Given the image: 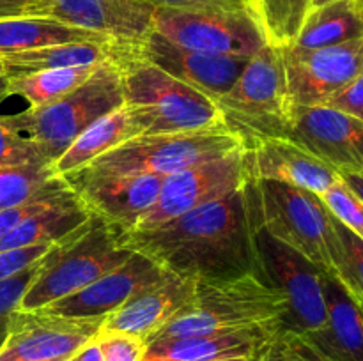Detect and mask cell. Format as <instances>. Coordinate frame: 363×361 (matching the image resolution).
I'll return each instance as SVG.
<instances>
[{
  "mask_svg": "<svg viewBox=\"0 0 363 361\" xmlns=\"http://www.w3.org/2000/svg\"><path fill=\"white\" fill-rule=\"evenodd\" d=\"M259 207L252 180L243 190L209 202L172 222L130 232L126 244L169 273L197 282L229 280L259 273L255 234ZM261 275V273H259Z\"/></svg>",
  "mask_w": 363,
  "mask_h": 361,
  "instance_id": "cell-1",
  "label": "cell"
},
{
  "mask_svg": "<svg viewBox=\"0 0 363 361\" xmlns=\"http://www.w3.org/2000/svg\"><path fill=\"white\" fill-rule=\"evenodd\" d=\"M113 62L119 67L124 106L138 137L227 127L213 99L138 55L135 42L117 41Z\"/></svg>",
  "mask_w": 363,
  "mask_h": 361,
  "instance_id": "cell-2",
  "label": "cell"
},
{
  "mask_svg": "<svg viewBox=\"0 0 363 361\" xmlns=\"http://www.w3.org/2000/svg\"><path fill=\"white\" fill-rule=\"evenodd\" d=\"M126 236L128 232L98 216H89L87 222L55 241L39 258V271L21 297L20 310L48 306L119 268L133 253Z\"/></svg>",
  "mask_w": 363,
  "mask_h": 361,
  "instance_id": "cell-3",
  "label": "cell"
},
{
  "mask_svg": "<svg viewBox=\"0 0 363 361\" xmlns=\"http://www.w3.org/2000/svg\"><path fill=\"white\" fill-rule=\"evenodd\" d=\"M286 308V297L259 273L197 282L194 297L149 342L262 326L275 328Z\"/></svg>",
  "mask_w": 363,
  "mask_h": 361,
  "instance_id": "cell-4",
  "label": "cell"
},
{
  "mask_svg": "<svg viewBox=\"0 0 363 361\" xmlns=\"http://www.w3.org/2000/svg\"><path fill=\"white\" fill-rule=\"evenodd\" d=\"M121 106H124L123 81L112 59L99 64L87 81L59 101L7 117L53 163L82 131Z\"/></svg>",
  "mask_w": 363,
  "mask_h": 361,
  "instance_id": "cell-5",
  "label": "cell"
},
{
  "mask_svg": "<svg viewBox=\"0 0 363 361\" xmlns=\"http://www.w3.org/2000/svg\"><path fill=\"white\" fill-rule=\"evenodd\" d=\"M241 147H245V140L229 127H215L194 133L135 137L80 170L91 176L147 173L167 177Z\"/></svg>",
  "mask_w": 363,
  "mask_h": 361,
  "instance_id": "cell-6",
  "label": "cell"
},
{
  "mask_svg": "<svg viewBox=\"0 0 363 361\" xmlns=\"http://www.w3.org/2000/svg\"><path fill=\"white\" fill-rule=\"evenodd\" d=\"M254 186L262 229L321 269L333 273L339 241L332 212L321 197L273 180H254Z\"/></svg>",
  "mask_w": 363,
  "mask_h": 361,
  "instance_id": "cell-7",
  "label": "cell"
},
{
  "mask_svg": "<svg viewBox=\"0 0 363 361\" xmlns=\"http://www.w3.org/2000/svg\"><path fill=\"white\" fill-rule=\"evenodd\" d=\"M216 106L225 126L240 134L245 144L254 138L284 137L293 105L279 46L268 45L252 55Z\"/></svg>",
  "mask_w": 363,
  "mask_h": 361,
  "instance_id": "cell-8",
  "label": "cell"
},
{
  "mask_svg": "<svg viewBox=\"0 0 363 361\" xmlns=\"http://www.w3.org/2000/svg\"><path fill=\"white\" fill-rule=\"evenodd\" d=\"M152 32L188 50L230 57H252L272 45L257 6L156 7Z\"/></svg>",
  "mask_w": 363,
  "mask_h": 361,
  "instance_id": "cell-9",
  "label": "cell"
},
{
  "mask_svg": "<svg viewBox=\"0 0 363 361\" xmlns=\"http://www.w3.org/2000/svg\"><path fill=\"white\" fill-rule=\"evenodd\" d=\"M259 273L287 301L273 331L311 335L325 326L326 301L323 292V273L319 265L296 250L275 239L259 223L255 234Z\"/></svg>",
  "mask_w": 363,
  "mask_h": 361,
  "instance_id": "cell-10",
  "label": "cell"
},
{
  "mask_svg": "<svg viewBox=\"0 0 363 361\" xmlns=\"http://www.w3.org/2000/svg\"><path fill=\"white\" fill-rule=\"evenodd\" d=\"M250 183L247 147L179 170L163 177L155 205L145 212L133 232L165 225L194 209L243 190Z\"/></svg>",
  "mask_w": 363,
  "mask_h": 361,
  "instance_id": "cell-11",
  "label": "cell"
},
{
  "mask_svg": "<svg viewBox=\"0 0 363 361\" xmlns=\"http://www.w3.org/2000/svg\"><path fill=\"white\" fill-rule=\"evenodd\" d=\"M294 106L326 105L363 74V39L325 48L279 46Z\"/></svg>",
  "mask_w": 363,
  "mask_h": 361,
  "instance_id": "cell-12",
  "label": "cell"
},
{
  "mask_svg": "<svg viewBox=\"0 0 363 361\" xmlns=\"http://www.w3.org/2000/svg\"><path fill=\"white\" fill-rule=\"evenodd\" d=\"M105 319H78L39 310L11 315L9 335L0 350V361H67L91 342Z\"/></svg>",
  "mask_w": 363,
  "mask_h": 361,
  "instance_id": "cell-13",
  "label": "cell"
},
{
  "mask_svg": "<svg viewBox=\"0 0 363 361\" xmlns=\"http://www.w3.org/2000/svg\"><path fill=\"white\" fill-rule=\"evenodd\" d=\"M284 137L337 173L363 172V122L340 110L293 105Z\"/></svg>",
  "mask_w": 363,
  "mask_h": 361,
  "instance_id": "cell-14",
  "label": "cell"
},
{
  "mask_svg": "<svg viewBox=\"0 0 363 361\" xmlns=\"http://www.w3.org/2000/svg\"><path fill=\"white\" fill-rule=\"evenodd\" d=\"M78 200L92 216L133 232L158 198L163 177L158 176H91L82 170L62 176Z\"/></svg>",
  "mask_w": 363,
  "mask_h": 361,
  "instance_id": "cell-15",
  "label": "cell"
},
{
  "mask_svg": "<svg viewBox=\"0 0 363 361\" xmlns=\"http://www.w3.org/2000/svg\"><path fill=\"white\" fill-rule=\"evenodd\" d=\"M155 13L156 6L147 0H35L27 11L126 42L151 34Z\"/></svg>",
  "mask_w": 363,
  "mask_h": 361,
  "instance_id": "cell-16",
  "label": "cell"
},
{
  "mask_svg": "<svg viewBox=\"0 0 363 361\" xmlns=\"http://www.w3.org/2000/svg\"><path fill=\"white\" fill-rule=\"evenodd\" d=\"M135 50L156 67L197 88L215 103L233 88L250 59L188 50L156 32H151L147 38L135 42Z\"/></svg>",
  "mask_w": 363,
  "mask_h": 361,
  "instance_id": "cell-17",
  "label": "cell"
},
{
  "mask_svg": "<svg viewBox=\"0 0 363 361\" xmlns=\"http://www.w3.org/2000/svg\"><path fill=\"white\" fill-rule=\"evenodd\" d=\"M170 273L140 251L73 296L55 301L43 310L78 319H106L142 290L165 280Z\"/></svg>",
  "mask_w": 363,
  "mask_h": 361,
  "instance_id": "cell-18",
  "label": "cell"
},
{
  "mask_svg": "<svg viewBox=\"0 0 363 361\" xmlns=\"http://www.w3.org/2000/svg\"><path fill=\"white\" fill-rule=\"evenodd\" d=\"M252 180H273L303 188L321 197L339 173L286 137H262L245 144Z\"/></svg>",
  "mask_w": 363,
  "mask_h": 361,
  "instance_id": "cell-19",
  "label": "cell"
},
{
  "mask_svg": "<svg viewBox=\"0 0 363 361\" xmlns=\"http://www.w3.org/2000/svg\"><path fill=\"white\" fill-rule=\"evenodd\" d=\"M197 280L170 273L165 280L142 290L103 322L106 331L128 333L145 343L194 297Z\"/></svg>",
  "mask_w": 363,
  "mask_h": 361,
  "instance_id": "cell-20",
  "label": "cell"
},
{
  "mask_svg": "<svg viewBox=\"0 0 363 361\" xmlns=\"http://www.w3.org/2000/svg\"><path fill=\"white\" fill-rule=\"evenodd\" d=\"M272 335V326H262L213 335L152 340L145 343L144 361H222L233 357L255 361Z\"/></svg>",
  "mask_w": 363,
  "mask_h": 361,
  "instance_id": "cell-21",
  "label": "cell"
},
{
  "mask_svg": "<svg viewBox=\"0 0 363 361\" xmlns=\"http://www.w3.org/2000/svg\"><path fill=\"white\" fill-rule=\"evenodd\" d=\"M326 322L305 335L319 350L335 361H363V310L335 275L323 273Z\"/></svg>",
  "mask_w": 363,
  "mask_h": 361,
  "instance_id": "cell-22",
  "label": "cell"
},
{
  "mask_svg": "<svg viewBox=\"0 0 363 361\" xmlns=\"http://www.w3.org/2000/svg\"><path fill=\"white\" fill-rule=\"evenodd\" d=\"M89 216L91 212L73 191L62 200L25 218L6 236L0 237V253L38 244H53L77 230L82 223L87 222Z\"/></svg>",
  "mask_w": 363,
  "mask_h": 361,
  "instance_id": "cell-23",
  "label": "cell"
},
{
  "mask_svg": "<svg viewBox=\"0 0 363 361\" xmlns=\"http://www.w3.org/2000/svg\"><path fill=\"white\" fill-rule=\"evenodd\" d=\"M113 39L96 32L71 27L45 16L0 18V57L11 53L30 52L64 42H106Z\"/></svg>",
  "mask_w": 363,
  "mask_h": 361,
  "instance_id": "cell-24",
  "label": "cell"
},
{
  "mask_svg": "<svg viewBox=\"0 0 363 361\" xmlns=\"http://www.w3.org/2000/svg\"><path fill=\"white\" fill-rule=\"evenodd\" d=\"M135 137H138V130L126 106H121L82 131L73 144L53 161V168L60 177L77 172Z\"/></svg>",
  "mask_w": 363,
  "mask_h": 361,
  "instance_id": "cell-25",
  "label": "cell"
},
{
  "mask_svg": "<svg viewBox=\"0 0 363 361\" xmlns=\"http://www.w3.org/2000/svg\"><path fill=\"white\" fill-rule=\"evenodd\" d=\"M357 39H363L362 2L340 0L308 11L291 45L298 48H325Z\"/></svg>",
  "mask_w": 363,
  "mask_h": 361,
  "instance_id": "cell-26",
  "label": "cell"
},
{
  "mask_svg": "<svg viewBox=\"0 0 363 361\" xmlns=\"http://www.w3.org/2000/svg\"><path fill=\"white\" fill-rule=\"evenodd\" d=\"M117 41L106 42H64L30 52L11 53L0 57L6 67V74L32 73L43 69H60V67L98 66L113 59Z\"/></svg>",
  "mask_w": 363,
  "mask_h": 361,
  "instance_id": "cell-27",
  "label": "cell"
},
{
  "mask_svg": "<svg viewBox=\"0 0 363 361\" xmlns=\"http://www.w3.org/2000/svg\"><path fill=\"white\" fill-rule=\"evenodd\" d=\"M99 66V64H98ZM98 66L60 67L32 73L9 74L7 96H18L28 103V108H41L73 92L91 76Z\"/></svg>",
  "mask_w": 363,
  "mask_h": 361,
  "instance_id": "cell-28",
  "label": "cell"
},
{
  "mask_svg": "<svg viewBox=\"0 0 363 361\" xmlns=\"http://www.w3.org/2000/svg\"><path fill=\"white\" fill-rule=\"evenodd\" d=\"M57 177L60 176L53 168V163L0 168V211L18 207L32 200Z\"/></svg>",
  "mask_w": 363,
  "mask_h": 361,
  "instance_id": "cell-29",
  "label": "cell"
},
{
  "mask_svg": "<svg viewBox=\"0 0 363 361\" xmlns=\"http://www.w3.org/2000/svg\"><path fill=\"white\" fill-rule=\"evenodd\" d=\"M337 234V253L333 273L350 296L363 310V239L333 218Z\"/></svg>",
  "mask_w": 363,
  "mask_h": 361,
  "instance_id": "cell-30",
  "label": "cell"
},
{
  "mask_svg": "<svg viewBox=\"0 0 363 361\" xmlns=\"http://www.w3.org/2000/svg\"><path fill=\"white\" fill-rule=\"evenodd\" d=\"M269 42L291 45L311 9V0H262L257 6Z\"/></svg>",
  "mask_w": 363,
  "mask_h": 361,
  "instance_id": "cell-31",
  "label": "cell"
},
{
  "mask_svg": "<svg viewBox=\"0 0 363 361\" xmlns=\"http://www.w3.org/2000/svg\"><path fill=\"white\" fill-rule=\"evenodd\" d=\"M255 361H335L319 350L305 335L273 331Z\"/></svg>",
  "mask_w": 363,
  "mask_h": 361,
  "instance_id": "cell-32",
  "label": "cell"
},
{
  "mask_svg": "<svg viewBox=\"0 0 363 361\" xmlns=\"http://www.w3.org/2000/svg\"><path fill=\"white\" fill-rule=\"evenodd\" d=\"M35 163L50 161L43 156L41 149L34 140L25 137L11 124L9 117L0 115V168L35 165Z\"/></svg>",
  "mask_w": 363,
  "mask_h": 361,
  "instance_id": "cell-33",
  "label": "cell"
},
{
  "mask_svg": "<svg viewBox=\"0 0 363 361\" xmlns=\"http://www.w3.org/2000/svg\"><path fill=\"white\" fill-rule=\"evenodd\" d=\"M321 200L337 222L363 239V200L340 177L321 195Z\"/></svg>",
  "mask_w": 363,
  "mask_h": 361,
  "instance_id": "cell-34",
  "label": "cell"
},
{
  "mask_svg": "<svg viewBox=\"0 0 363 361\" xmlns=\"http://www.w3.org/2000/svg\"><path fill=\"white\" fill-rule=\"evenodd\" d=\"M38 271L39 260H35L34 264L14 273L9 278L0 280V350L6 343L7 335H9L11 315L20 308L21 297H23L25 290L30 287Z\"/></svg>",
  "mask_w": 363,
  "mask_h": 361,
  "instance_id": "cell-35",
  "label": "cell"
},
{
  "mask_svg": "<svg viewBox=\"0 0 363 361\" xmlns=\"http://www.w3.org/2000/svg\"><path fill=\"white\" fill-rule=\"evenodd\" d=\"M96 340L105 361H144L145 342L138 336L99 329Z\"/></svg>",
  "mask_w": 363,
  "mask_h": 361,
  "instance_id": "cell-36",
  "label": "cell"
},
{
  "mask_svg": "<svg viewBox=\"0 0 363 361\" xmlns=\"http://www.w3.org/2000/svg\"><path fill=\"white\" fill-rule=\"evenodd\" d=\"M50 246L52 244H38V246L21 248V250L4 251V253H0V280L9 278L14 273L34 264L35 260H39L50 250Z\"/></svg>",
  "mask_w": 363,
  "mask_h": 361,
  "instance_id": "cell-37",
  "label": "cell"
},
{
  "mask_svg": "<svg viewBox=\"0 0 363 361\" xmlns=\"http://www.w3.org/2000/svg\"><path fill=\"white\" fill-rule=\"evenodd\" d=\"M326 106L330 108L340 110V112L347 113V115L354 117V119L363 122V74L358 76L351 85H347L344 91L333 96Z\"/></svg>",
  "mask_w": 363,
  "mask_h": 361,
  "instance_id": "cell-38",
  "label": "cell"
},
{
  "mask_svg": "<svg viewBox=\"0 0 363 361\" xmlns=\"http://www.w3.org/2000/svg\"><path fill=\"white\" fill-rule=\"evenodd\" d=\"M156 7L172 9H195V7H245L255 4L254 0H147Z\"/></svg>",
  "mask_w": 363,
  "mask_h": 361,
  "instance_id": "cell-39",
  "label": "cell"
},
{
  "mask_svg": "<svg viewBox=\"0 0 363 361\" xmlns=\"http://www.w3.org/2000/svg\"><path fill=\"white\" fill-rule=\"evenodd\" d=\"M67 361H105L103 360L101 349H99V343L98 340H96V336L91 342L85 343L80 350H77Z\"/></svg>",
  "mask_w": 363,
  "mask_h": 361,
  "instance_id": "cell-40",
  "label": "cell"
},
{
  "mask_svg": "<svg viewBox=\"0 0 363 361\" xmlns=\"http://www.w3.org/2000/svg\"><path fill=\"white\" fill-rule=\"evenodd\" d=\"M27 14V6L16 0H0V18L23 16Z\"/></svg>",
  "mask_w": 363,
  "mask_h": 361,
  "instance_id": "cell-41",
  "label": "cell"
},
{
  "mask_svg": "<svg viewBox=\"0 0 363 361\" xmlns=\"http://www.w3.org/2000/svg\"><path fill=\"white\" fill-rule=\"evenodd\" d=\"M339 177L363 200V172L339 173Z\"/></svg>",
  "mask_w": 363,
  "mask_h": 361,
  "instance_id": "cell-42",
  "label": "cell"
},
{
  "mask_svg": "<svg viewBox=\"0 0 363 361\" xmlns=\"http://www.w3.org/2000/svg\"><path fill=\"white\" fill-rule=\"evenodd\" d=\"M7 84H9V76L7 74H0V101L9 98L7 96Z\"/></svg>",
  "mask_w": 363,
  "mask_h": 361,
  "instance_id": "cell-43",
  "label": "cell"
},
{
  "mask_svg": "<svg viewBox=\"0 0 363 361\" xmlns=\"http://www.w3.org/2000/svg\"><path fill=\"white\" fill-rule=\"evenodd\" d=\"M333 2H340V0H311V9H314V7L326 6V4H333Z\"/></svg>",
  "mask_w": 363,
  "mask_h": 361,
  "instance_id": "cell-44",
  "label": "cell"
},
{
  "mask_svg": "<svg viewBox=\"0 0 363 361\" xmlns=\"http://www.w3.org/2000/svg\"><path fill=\"white\" fill-rule=\"evenodd\" d=\"M16 2H21V4H25V6H27V11H28V7H30L32 4L35 2V0H16Z\"/></svg>",
  "mask_w": 363,
  "mask_h": 361,
  "instance_id": "cell-45",
  "label": "cell"
},
{
  "mask_svg": "<svg viewBox=\"0 0 363 361\" xmlns=\"http://www.w3.org/2000/svg\"><path fill=\"white\" fill-rule=\"evenodd\" d=\"M222 361H252L248 357H233V360H222Z\"/></svg>",
  "mask_w": 363,
  "mask_h": 361,
  "instance_id": "cell-46",
  "label": "cell"
},
{
  "mask_svg": "<svg viewBox=\"0 0 363 361\" xmlns=\"http://www.w3.org/2000/svg\"><path fill=\"white\" fill-rule=\"evenodd\" d=\"M0 74H6V67H4L2 59H0Z\"/></svg>",
  "mask_w": 363,
  "mask_h": 361,
  "instance_id": "cell-47",
  "label": "cell"
},
{
  "mask_svg": "<svg viewBox=\"0 0 363 361\" xmlns=\"http://www.w3.org/2000/svg\"><path fill=\"white\" fill-rule=\"evenodd\" d=\"M262 2V0H255V4H257V6H259V4H261Z\"/></svg>",
  "mask_w": 363,
  "mask_h": 361,
  "instance_id": "cell-48",
  "label": "cell"
},
{
  "mask_svg": "<svg viewBox=\"0 0 363 361\" xmlns=\"http://www.w3.org/2000/svg\"><path fill=\"white\" fill-rule=\"evenodd\" d=\"M360 2H362V7H363V0H360Z\"/></svg>",
  "mask_w": 363,
  "mask_h": 361,
  "instance_id": "cell-49",
  "label": "cell"
},
{
  "mask_svg": "<svg viewBox=\"0 0 363 361\" xmlns=\"http://www.w3.org/2000/svg\"><path fill=\"white\" fill-rule=\"evenodd\" d=\"M254 2H255V0H254ZM255 6H257V4H255Z\"/></svg>",
  "mask_w": 363,
  "mask_h": 361,
  "instance_id": "cell-50",
  "label": "cell"
}]
</instances>
